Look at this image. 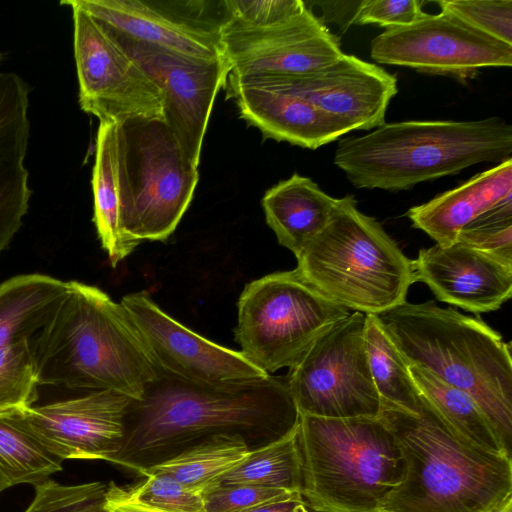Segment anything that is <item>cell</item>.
I'll list each match as a JSON object with an SVG mask.
<instances>
[{
	"instance_id": "6da1fadb",
	"label": "cell",
	"mask_w": 512,
	"mask_h": 512,
	"mask_svg": "<svg viewBox=\"0 0 512 512\" xmlns=\"http://www.w3.org/2000/svg\"><path fill=\"white\" fill-rule=\"evenodd\" d=\"M299 418L286 377L203 384L159 371L131 401L122 446L111 463L142 475L218 435L240 437L252 451L297 428Z\"/></svg>"
},
{
	"instance_id": "7a4b0ae2",
	"label": "cell",
	"mask_w": 512,
	"mask_h": 512,
	"mask_svg": "<svg viewBox=\"0 0 512 512\" xmlns=\"http://www.w3.org/2000/svg\"><path fill=\"white\" fill-rule=\"evenodd\" d=\"M378 417L403 459L402 480L378 512H495L512 495L511 455L464 439L422 394L416 411L381 401Z\"/></svg>"
},
{
	"instance_id": "3957f363",
	"label": "cell",
	"mask_w": 512,
	"mask_h": 512,
	"mask_svg": "<svg viewBox=\"0 0 512 512\" xmlns=\"http://www.w3.org/2000/svg\"><path fill=\"white\" fill-rule=\"evenodd\" d=\"M57 310L31 339L39 385L138 400L159 370L126 309L96 286L68 281Z\"/></svg>"
},
{
	"instance_id": "277c9868",
	"label": "cell",
	"mask_w": 512,
	"mask_h": 512,
	"mask_svg": "<svg viewBox=\"0 0 512 512\" xmlns=\"http://www.w3.org/2000/svg\"><path fill=\"white\" fill-rule=\"evenodd\" d=\"M511 154L512 126L503 118L409 120L342 139L334 164L356 188L400 191Z\"/></svg>"
},
{
	"instance_id": "5b68a950",
	"label": "cell",
	"mask_w": 512,
	"mask_h": 512,
	"mask_svg": "<svg viewBox=\"0 0 512 512\" xmlns=\"http://www.w3.org/2000/svg\"><path fill=\"white\" fill-rule=\"evenodd\" d=\"M377 316L406 362L469 394L510 450L511 344L481 318L432 300L405 301Z\"/></svg>"
},
{
	"instance_id": "8992f818",
	"label": "cell",
	"mask_w": 512,
	"mask_h": 512,
	"mask_svg": "<svg viewBox=\"0 0 512 512\" xmlns=\"http://www.w3.org/2000/svg\"><path fill=\"white\" fill-rule=\"evenodd\" d=\"M299 275L330 302L380 315L406 301L415 283L413 260L353 195L339 198L324 229L300 252Z\"/></svg>"
},
{
	"instance_id": "52a82bcc",
	"label": "cell",
	"mask_w": 512,
	"mask_h": 512,
	"mask_svg": "<svg viewBox=\"0 0 512 512\" xmlns=\"http://www.w3.org/2000/svg\"><path fill=\"white\" fill-rule=\"evenodd\" d=\"M302 497L316 512H378L400 484L403 459L379 417L301 414Z\"/></svg>"
},
{
	"instance_id": "ba28073f",
	"label": "cell",
	"mask_w": 512,
	"mask_h": 512,
	"mask_svg": "<svg viewBox=\"0 0 512 512\" xmlns=\"http://www.w3.org/2000/svg\"><path fill=\"white\" fill-rule=\"evenodd\" d=\"M116 141L122 229L139 243L165 241L191 203L198 167L164 119L117 122Z\"/></svg>"
},
{
	"instance_id": "9c48e42d",
	"label": "cell",
	"mask_w": 512,
	"mask_h": 512,
	"mask_svg": "<svg viewBox=\"0 0 512 512\" xmlns=\"http://www.w3.org/2000/svg\"><path fill=\"white\" fill-rule=\"evenodd\" d=\"M237 307L234 333L240 352L268 374L291 368L320 335L351 313L320 295L296 269L248 283Z\"/></svg>"
},
{
	"instance_id": "30bf717a",
	"label": "cell",
	"mask_w": 512,
	"mask_h": 512,
	"mask_svg": "<svg viewBox=\"0 0 512 512\" xmlns=\"http://www.w3.org/2000/svg\"><path fill=\"white\" fill-rule=\"evenodd\" d=\"M365 314L352 312L320 335L285 376L301 414L378 417L381 399L364 347Z\"/></svg>"
},
{
	"instance_id": "8fae6325",
	"label": "cell",
	"mask_w": 512,
	"mask_h": 512,
	"mask_svg": "<svg viewBox=\"0 0 512 512\" xmlns=\"http://www.w3.org/2000/svg\"><path fill=\"white\" fill-rule=\"evenodd\" d=\"M61 5L72 10L80 108L115 123L136 117L163 119V94L155 82L75 0Z\"/></svg>"
},
{
	"instance_id": "7c38bea8",
	"label": "cell",
	"mask_w": 512,
	"mask_h": 512,
	"mask_svg": "<svg viewBox=\"0 0 512 512\" xmlns=\"http://www.w3.org/2000/svg\"><path fill=\"white\" fill-rule=\"evenodd\" d=\"M370 54L380 64L457 79L472 78L485 67L512 65V45L446 10L425 13L410 25L385 30L372 40Z\"/></svg>"
},
{
	"instance_id": "4fadbf2b",
	"label": "cell",
	"mask_w": 512,
	"mask_h": 512,
	"mask_svg": "<svg viewBox=\"0 0 512 512\" xmlns=\"http://www.w3.org/2000/svg\"><path fill=\"white\" fill-rule=\"evenodd\" d=\"M105 30L161 89L163 119L198 167L214 100L230 72L226 58L190 57Z\"/></svg>"
},
{
	"instance_id": "5bb4252c",
	"label": "cell",
	"mask_w": 512,
	"mask_h": 512,
	"mask_svg": "<svg viewBox=\"0 0 512 512\" xmlns=\"http://www.w3.org/2000/svg\"><path fill=\"white\" fill-rule=\"evenodd\" d=\"M220 37L229 73L235 76L305 75L330 65L343 54L339 38L306 6L266 27L228 21Z\"/></svg>"
},
{
	"instance_id": "9a60e30c",
	"label": "cell",
	"mask_w": 512,
	"mask_h": 512,
	"mask_svg": "<svg viewBox=\"0 0 512 512\" xmlns=\"http://www.w3.org/2000/svg\"><path fill=\"white\" fill-rule=\"evenodd\" d=\"M133 399L114 390L31 406L10 421L47 452L67 459L111 462L120 451L125 418Z\"/></svg>"
},
{
	"instance_id": "2e32d148",
	"label": "cell",
	"mask_w": 512,
	"mask_h": 512,
	"mask_svg": "<svg viewBox=\"0 0 512 512\" xmlns=\"http://www.w3.org/2000/svg\"><path fill=\"white\" fill-rule=\"evenodd\" d=\"M120 303L160 372L203 384L249 381L269 375L240 351L218 345L186 328L145 292L128 294Z\"/></svg>"
},
{
	"instance_id": "e0dca14e",
	"label": "cell",
	"mask_w": 512,
	"mask_h": 512,
	"mask_svg": "<svg viewBox=\"0 0 512 512\" xmlns=\"http://www.w3.org/2000/svg\"><path fill=\"white\" fill-rule=\"evenodd\" d=\"M243 77L297 95L343 121L352 131L384 124L387 108L398 92L395 75L345 53L330 65L305 75Z\"/></svg>"
},
{
	"instance_id": "ac0fdd59",
	"label": "cell",
	"mask_w": 512,
	"mask_h": 512,
	"mask_svg": "<svg viewBox=\"0 0 512 512\" xmlns=\"http://www.w3.org/2000/svg\"><path fill=\"white\" fill-rule=\"evenodd\" d=\"M413 266L415 282L468 312L498 310L512 296V264L459 241L420 249Z\"/></svg>"
},
{
	"instance_id": "d6986e66",
	"label": "cell",
	"mask_w": 512,
	"mask_h": 512,
	"mask_svg": "<svg viewBox=\"0 0 512 512\" xmlns=\"http://www.w3.org/2000/svg\"><path fill=\"white\" fill-rule=\"evenodd\" d=\"M224 88L241 118L265 138L317 149L351 132L343 121L303 98L243 76L228 74Z\"/></svg>"
},
{
	"instance_id": "ffe728a7",
	"label": "cell",
	"mask_w": 512,
	"mask_h": 512,
	"mask_svg": "<svg viewBox=\"0 0 512 512\" xmlns=\"http://www.w3.org/2000/svg\"><path fill=\"white\" fill-rule=\"evenodd\" d=\"M30 91L16 73H0V253L23 225L32 195L24 165Z\"/></svg>"
},
{
	"instance_id": "44dd1931",
	"label": "cell",
	"mask_w": 512,
	"mask_h": 512,
	"mask_svg": "<svg viewBox=\"0 0 512 512\" xmlns=\"http://www.w3.org/2000/svg\"><path fill=\"white\" fill-rule=\"evenodd\" d=\"M109 31L196 58L224 57L220 34L188 26L159 9L154 1L75 0Z\"/></svg>"
},
{
	"instance_id": "7402d4cb",
	"label": "cell",
	"mask_w": 512,
	"mask_h": 512,
	"mask_svg": "<svg viewBox=\"0 0 512 512\" xmlns=\"http://www.w3.org/2000/svg\"><path fill=\"white\" fill-rule=\"evenodd\" d=\"M512 197V159L479 173L462 185L411 207L407 216L436 244L447 247L483 213Z\"/></svg>"
},
{
	"instance_id": "603a6c76",
	"label": "cell",
	"mask_w": 512,
	"mask_h": 512,
	"mask_svg": "<svg viewBox=\"0 0 512 512\" xmlns=\"http://www.w3.org/2000/svg\"><path fill=\"white\" fill-rule=\"evenodd\" d=\"M338 202L311 178L297 173L268 189L261 201L278 243L295 257L328 224Z\"/></svg>"
},
{
	"instance_id": "cb8c5ba5",
	"label": "cell",
	"mask_w": 512,
	"mask_h": 512,
	"mask_svg": "<svg viewBox=\"0 0 512 512\" xmlns=\"http://www.w3.org/2000/svg\"><path fill=\"white\" fill-rule=\"evenodd\" d=\"M68 289V282L38 273L0 283V348L29 341L47 324Z\"/></svg>"
},
{
	"instance_id": "d4e9b609",
	"label": "cell",
	"mask_w": 512,
	"mask_h": 512,
	"mask_svg": "<svg viewBox=\"0 0 512 512\" xmlns=\"http://www.w3.org/2000/svg\"><path fill=\"white\" fill-rule=\"evenodd\" d=\"M93 222L102 248L115 267L140 244L121 226L116 123L100 121L92 170Z\"/></svg>"
},
{
	"instance_id": "484cf974",
	"label": "cell",
	"mask_w": 512,
	"mask_h": 512,
	"mask_svg": "<svg viewBox=\"0 0 512 512\" xmlns=\"http://www.w3.org/2000/svg\"><path fill=\"white\" fill-rule=\"evenodd\" d=\"M409 371L420 393L460 436L483 450L510 454L487 416L469 394L447 384L419 365L409 364Z\"/></svg>"
},
{
	"instance_id": "4316f807",
	"label": "cell",
	"mask_w": 512,
	"mask_h": 512,
	"mask_svg": "<svg viewBox=\"0 0 512 512\" xmlns=\"http://www.w3.org/2000/svg\"><path fill=\"white\" fill-rule=\"evenodd\" d=\"M302 482L297 427L282 438L252 450L211 486L253 485L301 494Z\"/></svg>"
},
{
	"instance_id": "83f0119b",
	"label": "cell",
	"mask_w": 512,
	"mask_h": 512,
	"mask_svg": "<svg viewBox=\"0 0 512 512\" xmlns=\"http://www.w3.org/2000/svg\"><path fill=\"white\" fill-rule=\"evenodd\" d=\"M364 347L371 377L381 401L416 411L421 403L409 364L391 340L377 315L365 314Z\"/></svg>"
},
{
	"instance_id": "f1b7e54d",
	"label": "cell",
	"mask_w": 512,
	"mask_h": 512,
	"mask_svg": "<svg viewBox=\"0 0 512 512\" xmlns=\"http://www.w3.org/2000/svg\"><path fill=\"white\" fill-rule=\"evenodd\" d=\"M251 452L237 436L218 435L201 442L142 473L168 475L185 487L202 493Z\"/></svg>"
},
{
	"instance_id": "f546056e",
	"label": "cell",
	"mask_w": 512,
	"mask_h": 512,
	"mask_svg": "<svg viewBox=\"0 0 512 512\" xmlns=\"http://www.w3.org/2000/svg\"><path fill=\"white\" fill-rule=\"evenodd\" d=\"M62 462L8 417L0 418V492L18 484L36 486L61 471Z\"/></svg>"
},
{
	"instance_id": "4dcf8cb0",
	"label": "cell",
	"mask_w": 512,
	"mask_h": 512,
	"mask_svg": "<svg viewBox=\"0 0 512 512\" xmlns=\"http://www.w3.org/2000/svg\"><path fill=\"white\" fill-rule=\"evenodd\" d=\"M38 385L30 340L0 348V418L33 406Z\"/></svg>"
},
{
	"instance_id": "1f68e13d",
	"label": "cell",
	"mask_w": 512,
	"mask_h": 512,
	"mask_svg": "<svg viewBox=\"0 0 512 512\" xmlns=\"http://www.w3.org/2000/svg\"><path fill=\"white\" fill-rule=\"evenodd\" d=\"M34 487L35 496L23 512H107L104 482L62 485L49 478Z\"/></svg>"
},
{
	"instance_id": "d6a6232c",
	"label": "cell",
	"mask_w": 512,
	"mask_h": 512,
	"mask_svg": "<svg viewBox=\"0 0 512 512\" xmlns=\"http://www.w3.org/2000/svg\"><path fill=\"white\" fill-rule=\"evenodd\" d=\"M457 241L512 264V197L472 221Z\"/></svg>"
},
{
	"instance_id": "836d02e7",
	"label": "cell",
	"mask_w": 512,
	"mask_h": 512,
	"mask_svg": "<svg viewBox=\"0 0 512 512\" xmlns=\"http://www.w3.org/2000/svg\"><path fill=\"white\" fill-rule=\"evenodd\" d=\"M127 492L132 499L164 512H206L202 493L168 475L146 474Z\"/></svg>"
},
{
	"instance_id": "e575fe53",
	"label": "cell",
	"mask_w": 512,
	"mask_h": 512,
	"mask_svg": "<svg viewBox=\"0 0 512 512\" xmlns=\"http://www.w3.org/2000/svg\"><path fill=\"white\" fill-rule=\"evenodd\" d=\"M438 4L475 29L512 45V0H442Z\"/></svg>"
},
{
	"instance_id": "d590c367",
	"label": "cell",
	"mask_w": 512,
	"mask_h": 512,
	"mask_svg": "<svg viewBox=\"0 0 512 512\" xmlns=\"http://www.w3.org/2000/svg\"><path fill=\"white\" fill-rule=\"evenodd\" d=\"M202 496L206 512H248L273 502L303 499L300 493L253 485L211 486Z\"/></svg>"
},
{
	"instance_id": "8d00e7d4",
	"label": "cell",
	"mask_w": 512,
	"mask_h": 512,
	"mask_svg": "<svg viewBox=\"0 0 512 512\" xmlns=\"http://www.w3.org/2000/svg\"><path fill=\"white\" fill-rule=\"evenodd\" d=\"M418 0H365L358 3L352 18L355 24H375L387 29L412 24L425 15Z\"/></svg>"
},
{
	"instance_id": "74e56055",
	"label": "cell",
	"mask_w": 512,
	"mask_h": 512,
	"mask_svg": "<svg viewBox=\"0 0 512 512\" xmlns=\"http://www.w3.org/2000/svg\"><path fill=\"white\" fill-rule=\"evenodd\" d=\"M229 22L266 27L300 12L305 4L300 0H225Z\"/></svg>"
},
{
	"instance_id": "f35d334b",
	"label": "cell",
	"mask_w": 512,
	"mask_h": 512,
	"mask_svg": "<svg viewBox=\"0 0 512 512\" xmlns=\"http://www.w3.org/2000/svg\"><path fill=\"white\" fill-rule=\"evenodd\" d=\"M103 506L107 512H164L132 499L127 489L114 482L107 484Z\"/></svg>"
},
{
	"instance_id": "ab89813d",
	"label": "cell",
	"mask_w": 512,
	"mask_h": 512,
	"mask_svg": "<svg viewBox=\"0 0 512 512\" xmlns=\"http://www.w3.org/2000/svg\"><path fill=\"white\" fill-rule=\"evenodd\" d=\"M248 512H316L304 499L273 502Z\"/></svg>"
},
{
	"instance_id": "60d3db41",
	"label": "cell",
	"mask_w": 512,
	"mask_h": 512,
	"mask_svg": "<svg viewBox=\"0 0 512 512\" xmlns=\"http://www.w3.org/2000/svg\"><path fill=\"white\" fill-rule=\"evenodd\" d=\"M495 512H512V495L509 496Z\"/></svg>"
},
{
	"instance_id": "b9f144b4",
	"label": "cell",
	"mask_w": 512,
	"mask_h": 512,
	"mask_svg": "<svg viewBox=\"0 0 512 512\" xmlns=\"http://www.w3.org/2000/svg\"><path fill=\"white\" fill-rule=\"evenodd\" d=\"M2 57H3L2 53L0 52V62L2 61Z\"/></svg>"
}]
</instances>
